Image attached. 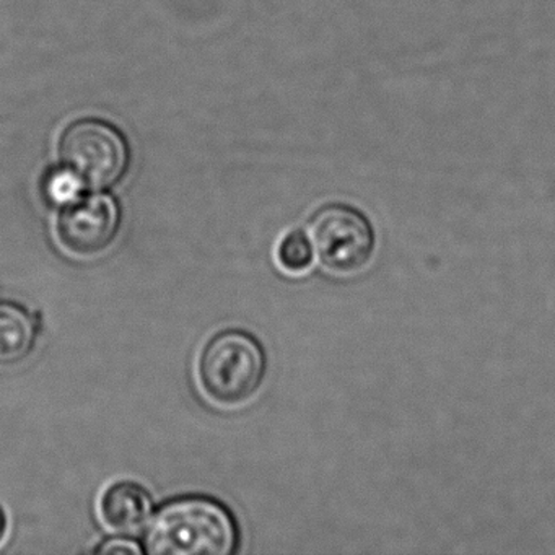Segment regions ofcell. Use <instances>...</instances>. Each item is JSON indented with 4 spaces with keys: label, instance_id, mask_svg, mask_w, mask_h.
Returning a JSON list of instances; mask_svg holds the SVG:
<instances>
[{
    "label": "cell",
    "instance_id": "1",
    "mask_svg": "<svg viewBox=\"0 0 555 555\" xmlns=\"http://www.w3.org/2000/svg\"><path fill=\"white\" fill-rule=\"evenodd\" d=\"M232 513L209 496H181L152 516L144 551L154 555H232L238 547Z\"/></svg>",
    "mask_w": 555,
    "mask_h": 555
},
{
    "label": "cell",
    "instance_id": "2",
    "mask_svg": "<svg viewBox=\"0 0 555 555\" xmlns=\"http://www.w3.org/2000/svg\"><path fill=\"white\" fill-rule=\"evenodd\" d=\"M266 369L264 350L251 334L222 331L201 350L197 382L210 401L223 408H235L259 391Z\"/></svg>",
    "mask_w": 555,
    "mask_h": 555
},
{
    "label": "cell",
    "instance_id": "3",
    "mask_svg": "<svg viewBox=\"0 0 555 555\" xmlns=\"http://www.w3.org/2000/svg\"><path fill=\"white\" fill-rule=\"evenodd\" d=\"M61 162L86 190L115 186L129 167V147L115 126L99 119H82L64 131Z\"/></svg>",
    "mask_w": 555,
    "mask_h": 555
},
{
    "label": "cell",
    "instance_id": "4",
    "mask_svg": "<svg viewBox=\"0 0 555 555\" xmlns=\"http://www.w3.org/2000/svg\"><path fill=\"white\" fill-rule=\"evenodd\" d=\"M308 238L321 266L334 274H356L372 261L375 230L359 209L346 204L321 207L308 223Z\"/></svg>",
    "mask_w": 555,
    "mask_h": 555
},
{
    "label": "cell",
    "instance_id": "5",
    "mask_svg": "<svg viewBox=\"0 0 555 555\" xmlns=\"http://www.w3.org/2000/svg\"><path fill=\"white\" fill-rule=\"evenodd\" d=\"M119 227L121 209L115 197L95 193L63 207L56 235L64 251L77 258H93L112 246Z\"/></svg>",
    "mask_w": 555,
    "mask_h": 555
},
{
    "label": "cell",
    "instance_id": "6",
    "mask_svg": "<svg viewBox=\"0 0 555 555\" xmlns=\"http://www.w3.org/2000/svg\"><path fill=\"white\" fill-rule=\"evenodd\" d=\"M100 518L113 531L135 534L151 522L154 502L144 487L116 482L100 499Z\"/></svg>",
    "mask_w": 555,
    "mask_h": 555
},
{
    "label": "cell",
    "instance_id": "7",
    "mask_svg": "<svg viewBox=\"0 0 555 555\" xmlns=\"http://www.w3.org/2000/svg\"><path fill=\"white\" fill-rule=\"evenodd\" d=\"M37 323L25 308L0 304V362H18L34 349Z\"/></svg>",
    "mask_w": 555,
    "mask_h": 555
},
{
    "label": "cell",
    "instance_id": "8",
    "mask_svg": "<svg viewBox=\"0 0 555 555\" xmlns=\"http://www.w3.org/2000/svg\"><path fill=\"white\" fill-rule=\"evenodd\" d=\"M275 258H278V264L288 274H301L308 271L313 264V245L307 233L300 230L287 233L279 243Z\"/></svg>",
    "mask_w": 555,
    "mask_h": 555
},
{
    "label": "cell",
    "instance_id": "9",
    "mask_svg": "<svg viewBox=\"0 0 555 555\" xmlns=\"http://www.w3.org/2000/svg\"><path fill=\"white\" fill-rule=\"evenodd\" d=\"M83 184L67 168L57 167L47 175L43 181V193L48 203L53 206L66 207L82 196Z\"/></svg>",
    "mask_w": 555,
    "mask_h": 555
},
{
    "label": "cell",
    "instance_id": "10",
    "mask_svg": "<svg viewBox=\"0 0 555 555\" xmlns=\"http://www.w3.org/2000/svg\"><path fill=\"white\" fill-rule=\"evenodd\" d=\"M95 552L100 555H141L145 551L132 539L115 538L100 544Z\"/></svg>",
    "mask_w": 555,
    "mask_h": 555
},
{
    "label": "cell",
    "instance_id": "11",
    "mask_svg": "<svg viewBox=\"0 0 555 555\" xmlns=\"http://www.w3.org/2000/svg\"><path fill=\"white\" fill-rule=\"evenodd\" d=\"M8 515H5L4 508L0 506V542L4 541L5 534H8Z\"/></svg>",
    "mask_w": 555,
    "mask_h": 555
}]
</instances>
